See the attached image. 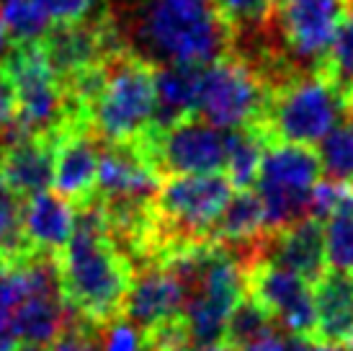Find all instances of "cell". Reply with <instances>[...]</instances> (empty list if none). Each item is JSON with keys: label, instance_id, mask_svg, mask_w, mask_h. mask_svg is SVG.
<instances>
[{"label": "cell", "instance_id": "20", "mask_svg": "<svg viewBox=\"0 0 353 351\" xmlns=\"http://www.w3.org/2000/svg\"><path fill=\"white\" fill-rule=\"evenodd\" d=\"M263 238L265 225L261 196L253 189H243L227 199L219 217L209 227L206 240L227 245V248H240V251H258Z\"/></svg>", "mask_w": 353, "mask_h": 351}, {"label": "cell", "instance_id": "11", "mask_svg": "<svg viewBox=\"0 0 353 351\" xmlns=\"http://www.w3.org/2000/svg\"><path fill=\"white\" fill-rule=\"evenodd\" d=\"M181 310H183V290L168 269L145 266L132 272V284L121 305V318H127L142 333H148L160 323L181 315Z\"/></svg>", "mask_w": 353, "mask_h": 351}, {"label": "cell", "instance_id": "5", "mask_svg": "<svg viewBox=\"0 0 353 351\" xmlns=\"http://www.w3.org/2000/svg\"><path fill=\"white\" fill-rule=\"evenodd\" d=\"M271 104V91L235 57H222L201 68L196 117L222 129H261Z\"/></svg>", "mask_w": 353, "mask_h": 351}, {"label": "cell", "instance_id": "39", "mask_svg": "<svg viewBox=\"0 0 353 351\" xmlns=\"http://www.w3.org/2000/svg\"><path fill=\"white\" fill-rule=\"evenodd\" d=\"M13 351H50V346H39V343L21 341V343H16V349H13Z\"/></svg>", "mask_w": 353, "mask_h": 351}, {"label": "cell", "instance_id": "25", "mask_svg": "<svg viewBox=\"0 0 353 351\" xmlns=\"http://www.w3.org/2000/svg\"><path fill=\"white\" fill-rule=\"evenodd\" d=\"M281 331L274 323V318L255 303L253 297H243L235 305V310L230 312L225 325V346H230L232 351H237L240 346L255 341V339H263L268 333ZM284 333V331H281Z\"/></svg>", "mask_w": 353, "mask_h": 351}, {"label": "cell", "instance_id": "32", "mask_svg": "<svg viewBox=\"0 0 353 351\" xmlns=\"http://www.w3.org/2000/svg\"><path fill=\"white\" fill-rule=\"evenodd\" d=\"M21 261L0 263V325H8L13 312L21 307V303L29 300V287H26Z\"/></svg>", "mask_w": 353, "mask_h": 351}, {"label": "cell", "instance_id": "22", "mask_svg": "<svg viewBox=\"0 0 353 351\" xmlns=\"http://www.w3.org/2000/svg\"><path fill=\"white\" fill-rule=\"evenodd\" d=\"M265 147L268 140L253 127L225 132V176L237 191L255 186Z\"/></svg>", "mask_w": 353, "mask_h": 351}, {"label": "cell", "instance_id": "29", "mask_svg": "<svg viewBox=\"0 0 353 351\" xmlns=\"http://www.w3.org/2000/svg\"><path fill=\"white\" fill-rule=\"evenodd\" d=\"M19 215L21 199H16L0 181V263H16L31 256L21 238Z\"/></svg>", "mask_w": 353, "mask_h": 351}, {"label": "cell", "instance_id": "9", "mask_svg": "<svg viewBox=\"0 0 353 351\" xmlns=\"http://www.w3.org/2000/svg\"><path fill=\"white\" fill-rule=\"evenodd\" d=\"M245 294L261 305L286 336L312 339L314 294L312 287L281 266L258 261L245 272Z\"/></svg>", "mask_w": 353, "mask_h": 351}, {"label": "cell", "instance_id": "18", "mask_svg": "<svg viewBox=\"0 0 353 351\" xmlns=\"http://www.w3.org/2000/svg\"><path fill=\"white\" fill-rule=\"evenodd\" d=\"M323 168L312 147L302 145H268L261 158L255 189L279 191L292 196H310L320 181Z\"/></svg>", "mask_w": 353, "mask_h": 351}, {"label": "cell", "instance_id": "36", "mask_svg": "<svg viewBox=\"0 0 353 351\" xmlns=\"http://www.w3.org/2000/svg\"><path fill=\"white\" fill-rule=\"evenodd\" d=\"M10 47H13V39H10L8 29L3 26V21H0V65L6 62V57H8Z\"/></svg>", "mask_w": 353, "mask_h": 351}, {"label": "cell", "instance_id": "4", "mask_svg": "<svg viewBox=\"0 0 353 351\" xmlns=\"http://www.w3.org/2000/svg\"><path fill=\"white\" fill-rule=\"evenodd\" d=\"M106 65L108 80L90 111V129L108 145L134 142L148 132L152 119V68L132 55L111 59Z\"/></svg>", "mask_w": 353, "mask_h": 351}, {"label": "cell", "instance_id": "15", "mask_svg": "<svg viewBox=\"0 0 353 351\" xmlns=\"http://www.w3.org/2000/svg\"><path fill=\"white\" fill-rule=\"evenodd\" d=\"M103 16L96 21H83V23H54L39 39L41 55L59 80L83 68L106 62Z\"/></svg>", "mask_w": 353, "mask_h": 351}, {"label": "cell", "instance_id": "6", "mask_svg": "<svg viewBox=\"0 0 353 351\" xmlns=\"http://www.w3.org/2000/svg\"><path fill=\"white\" fill-rule=\"evenodd\" d=\"M348 10H353L351 0H284L276 6L279 39L299 75L323 70L335 31Z\"/></svg>", "mask_w": 353, "mask_h": 351}, {"label": "cell", "instance_id": "26", "mask_svg": "<svg viewBox=\"0 0 353 351\" xmlns=\"http://www.w3.org/2000/svg\"><path fill=\"white\" fill-rule=\"evenodd\" d=\"M0 21L8 29L13 44L39 41L52 26L37 0H0Z\"/></svg>", "mask_w": 353, "mask_h": 351}, {"label": "cell", "instance_id": "34", "mask_svg": "<svg viewBox=\"0 0 353 351\" xmlns=\"http://www.w3.org/2000/svg\"><path fill=\"white\" fill-rule=\"evenodd\" d=\"M284 343H286V333L274 331L268 333V336H263V339H255V341L240 346L237 351H284Z\"/></svg>", "mask_w": 353, "mask_h": 351}, {"label": "cell", "instance_id": "7", "mask_svg": "<svg viewBox=\"0 0 353 351\" xmlns=\"http://www.w3.org/2000/svg\"><path fill=\"white\" fill-rule=\"evenodd\" d=\"M160 181L173 176L225 173V132L191 117L168 129L165 135H145L137 140Z\"/></svg>", "mask_w": 353, "mask_h": 351}, {"label": "cell", "instance_id": "37", "mask_svg": "<svg viewBox=\"0 0 353 351\" xmlns=\"http://www.w3.org/2000/svg\"><path fill=\"white\" fill-rule=\"evenodd\" d=\"M16 336L10 333L8 325H0V351H13L16 349Z\"/></svg>", "mask_w": 353, "mask_h": 351}, {"label": "cell", "instance_id": "1", "mask_svg": "<svg viewBox=\"0 0 353 351\" xmlns=\"http://www.w3.org/2000/svg\"><path fill=\"white\" fill-rule=\"evenodd\" d=\"M108 19L132 57L150 68H206L230 55V29L212 0H106Z\"/></svg>", "mask_w": 353, "mask_h": 351}, {"label": "cell", "instance_id": "12", "mask_svg": "<svg viewBox=\"0 0 353 351\" xmlns=\"http://www.w3.org/2000/svg\"><path fill=\"white\" fill-rule=\"evenodd\" d=\"M101 140L93 129H70L59 132L54 150V194L62 196L72 207L85 205L96 191V171H99Z\"/></svg>", "mask_w": 353, "mask_h": 351}, {"label": "cell", "instance_id": "27", "mask_svg": "<svg viewBox=\"0 0 353 351\" xmlns=\"http://www.w3.org/2000/svg\"><path fill=\"white\" fill-rule=\"evenodd\" d=\"M219 19L230 29V37L258 31L274 21L276 6L271 0H212Z\"/></svg>", "mask_w": 353, "mask_h": 351}, {"label": "cell", "instance_id": "17", "mask_svg": "<svg viewBox=\"0 0 353 351\" xmlns=\"http://www.w3.org/2000/svg\"><path fill=\"white\" fill-rule=\"evenodd\" d=\"M201 68L191 65H163L152 68L155 106L148 135H165L168 129L196 117V96Z\"/></svg>", "mask_w": 353, "mask_h": 351}, {"label": "cell", "instance_id": "23", "mask_svg": "<svg viewBox=\"0 0 353 351\" xmlns=\"http://www.w3.org/2000/svg\"><path fill=\"white\" fill-rule=\"evenodd\" d=\"M330 86L335 88V93L341 96L345 108L351 111L353 106V10L345 13V19L341 21V26L335 31V39L327 49L325 65L320 70Z\"/></svg>", "mask_w": 353, "mask_h": 351}, {"label": "cell", "instance_id": "13", "mask_svg": "<svg viewBox=\"0 0 353 351\" xmlns=\"http://www.w3.org/2000/svg\"><path fill=\"white\" fill-rule=\"evenodd\" d=\"M57 135H34L0 153V181L16 199H29L47 191L54 178Z\"/></svg>", "mask_w": 353, "mask_h": 351}, {"label": "cell", "instance_id": "30", "mask_svg": "<svg viewBox=\"0 0 353 351\" xmlns=\"http://www.w3.org/2000/svg\"><path fill=\"white\" fill-rule=\"evenodd\" d=\"M341 215H353V184L330 178L317 181L310 194V217L323 222Z\"/></svg>", "mask_w": 353, "mask_h": 351}, {"label": "cell", "instance_id": "2", "mask_svg": "<svg viewBox=\"0 0 353 351\" xmlns=\"http://www.w3.org/2000/svg\"><path fill=\"white\" fill-rule=\"evenodd\" d=\"M72 209V238L57 256L59 294L75 315L103 325L121 315L132 266L108 240L106 217L96 196Z\"/></svg>", "mask_w": 353, "mask_h": 351}, {"label": "cell", "instance_id": "8", "mask_svg": "<svg viewBox=\"0 0 353 351\" xmlns=\"http://www.w3.org/2000/svg\"><path fill=\"white\" fill-rule=\"evenodd\" d=\"M3 68L10 73L16 98H19V119L31 135H57L65 119V93L62 83L52 73L41 55L39 41L13 44Z\"/></svg>", "mask_w": 353, "mask_h": 351}, {"label": "cell", "instance_id": "16", "mask_svg": "<svg viewBox=\"0 0 353 351\" xmlns=\"http://www.w3.org/2000/svg\"><path fill=\"white\" fill-rule=\"evenodd\" d=\"M261 261L281 266L314 287L327 272L323 251V222L307 217L281 233L265 235Z\"/></svg>", "mask_w": 353, "mask_h": 351}, {"label": "cell", "instance_id": "35", "mask_svg": "<svg viewBox=\"0 0 353 351\" xmlns=\"http://www.w3.org/2000/svg\"><path fill=\"white\" fill-rule=\"evenodd\" d=\"M284 351H333V349H327V346H323V343L314 341V339H304V336H286Z\"/></svg>", "mask_w": 353, "mask_h": 351}, {"label": "cell", "instance_id": "31", "mask_svg": "<svg viewBox=\"0 0 353 351\" xmlns=\"http://www.w3.org/2000/svg\"><path fill=\"white\" fill-rule=\"evenodd\" d=\"M37 6L52 26L96 21L106 13V0H37Z\"/></svg>", "mask_w": 353, "mask_h": 351}, {"label": "cell", "instance_id": "10", "mask_svg": "<svg viewBox=\"0 0 353 351\" xmlns=\"http://www.w3.org/2000/svg\"><path fill=\"white\" fill-rule=\"evenodd\" d=\"M160 176L150 166L142 147L134 142L108 145L101 142L99 171H96V191L99 199H134V202H155L160 191Z\"/></svg>", "mask_w": 353, "mask_h": 351}, {"label": "cell", "instance_id": "33", "mask_svg": "<svg viewBox=\"0 0 353 351\" xmlns=\"http://www.w3.org/2000/svg\"><path fill=\"white\" fill-rule=\"evenodd\" d=\"M99 351H145V333L119 315L99 325Z\"/></svg>", "mask_w": 353, "mask_h": 351}, {"label": "cell", "instance_id": "24", "mask_svg": "<svg viewBox=\"0 0 353 351\" xmlns=\"http://www.w3.org/2000/svg\"><path fill=\"white\" fill-rule=\"evenodd\" d=\"M314 153L320 158L325 178L353 184V117L338 122Z\"/></svg>", "mask_w": 353, "mask_h": 351}, {"label": "cell", "instance_id": "41", "mask_svg": "<svg viewBox=\"0 0 353 351\" xmlns=\"http://www.w3.org/2000/svg\"><path fill=\"white\" fill-rule=\"evenodd\" d=\"M351 6H353V0H351Z\"/></svg>", "mask_w": 353, "mask_h": 351}, {"label": "cell", "instance_id": "28", "mask_svg": "<svg viewBox=\"0 0 353 351\" xmlns=\"http://www.w3.org/2000/svg\"><path fill=\"white\" fill-rule=\"evenodd\" d=\"M325 269L353 279V215L327 220L323 227Z\"/></svg>", "mask_w": 353, "mask_h": 351}, {"label": "cell", "instance_id": "3", "mask_svg": "<svg viewBox=\"0 0 353 351\" xmlns=\"http://www.w3.org/2000/svg\"><path fill=\"white\" fill-rule=\"evenodd\" d=\"M348 117V108L327 80L314 73L276 91L268 104L261 135L268 145H320L325 135Z\"/></svg>", "mask_w": 353, "mask_h": 351}, {"label": "cell", "instance_id": "42", "mask_svg": "<svg viewBox=\"0 0 353 351\" xmlns=\"http://www.w3.org/2000/svg\"><path fill=\"white\" fill-rule=\"evenodd\" d=\"M333 351H338V349H333Z\"/></svg>", "mask_w": 353, "mask_h": 351}, {"label": "cell", "instance_id": "40", "mask_svg": "<svg viewBox=\"0 0 353 351\" xmlns=\"http://www.w3.org/2000/svg\"><path fill=\"white\" fill-rule=\"evenodd\" d=\"M271 3H274V6H281V3H284V0H271Z\"/></svg>", "mask_w": 353, "mask_h": 351}, {"label": "cell", "instance_id": "14", "mask_svg": "<svg viewBox=\"0 0 353 351\" xmlns=\"http://www.w3.org/2000/svg\"><path fill=\"white\" fill-rule=\"evenodd\" d=\"M75 209L62 196L41 191L21 202L19 227L29 254L57 258L72 238Z\"/></svg>", "mask_w": 353, "mask_h": 351}, {"label": "cell", "instance_id": "21", "mask_svg": "<svg viewBox=\"0 0 353 351\" xmlns=\"http://www.w3.org/2000/svg\"><path fill=\"white\" fill-rule=\"evenodd\" d=\"M70 310L68 305L62 303V294L54 297H29L26 303H21V307L13 312L8 328L16 336V341L26 343H39V346H50L57 341V336L65 331L68 325Z\"/></svg>", "mask_w": 353, "mask_h": 351}, {"label": "cell", "instance_id": "19", "mask_svg": "<svg viewBox=\"0 0 353 351\" xmlns=\"http://www.w3.org/2000/svg\"><path fill=\"white\" fill-rule=\"evenodd\" d=\"M314 333L312 339L327 349H341L353 336V279L325 272L312 287Z\"/></svg>", "mask_w": 353, "mask_h": 351}, {"label": "cell", "instance_id": "38", "mask_svg": "<svg viewBox=\"0 0 353 351\" xmlns=\"http://www.w3.org/2000/svg\"><path fill=\"white\" fill-rule=\"evenodd\" d=\"M178 351H232V349L225 346V343H216V346H183V349Z\"/></svg>", "mask_w": 353, "mask_h": 351}]
</instances>
